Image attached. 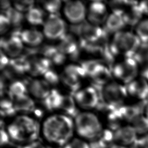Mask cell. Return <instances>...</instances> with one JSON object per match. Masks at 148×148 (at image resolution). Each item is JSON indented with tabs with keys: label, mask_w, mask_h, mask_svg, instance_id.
Here are the masks:
<instances>
[{
	"label": "cell",
	"mask_w": 148,
	"mask_h": 148,
	"mask_svg": "<svg viewBox=\"0 0 148 148\" xmlns=\"http://www.w3.org/2000/svg\"><path fill=\"white\" fill-rule=\"evenodd\" d=\"M75 123L65 114H56L47 117L43 123L42 132L50 144L62 146L73 138Z\"/></svg>",
	"instance_id": "obj_1"
},
{
	"label": "cell",
	"mask_w": 148,
	"mask_h": 148,
	"mask_svg": "<svg viewBox=\"0 0 148 148\" xmlns=\"http://www.w3.org/2000/svg\"><path fill=\"white\" fill-rule=\"evenodd\" d=\"M6 131L12 140L24 145L38 139L40 127L36 120L26 115H21L9 124Z\"/></svg>",
	"instance_id": "obj_2"
},
{
	"label": "cell",
	"mask_w": 148,
	"mask_h": 148,
	"mask_svg": "<svg viewBox=\"0 0 148 148\" xmlns=\"http://www.w3.org/2000/svg\"><path fill=\"white\" fill-rule=\"evenodd\" d=\"M97 91L99 102L97 108L106 105L108 113L123 105L125 99L128 97L125 86L116 82H110L102 87L93 84Z\"/></svg>",
	"instance_id": "obj_3"
},
{
	"label": "cell",
	"mask_w": 148,
	"mask_h": 148,
	"mask_svg": "<svg viewBox=\"0 0 148 148\" xmlns=\"http://www.w3.org/2000/svg\"><path fill=\"white\" fill-rule=\"evenodd\" d=\"M141 47V43L134 32L121 31L114 34L110 44L114 56L124 58L134 57Z\"/></svg>",
	"instance_id": "obj_4"
},
{
	"label": "cell",
	"mask_w": 148,
	"mask_h": 148,
	"mask_svg": "<svg viewBox=\"0 0 148 148\" xmlns=\"http://www.w3.org/2000/svg\"><path fill=\"white\" fill-rule=\"evenodd\" d=\"M75 129L80 138L93 141L97 139L102 131L98 118L91 112H82L75 118Z\"/></svg>",
	"instance_id": "obj_5"
},
{
	"label": "cell",
	"mask_w": 148,
	"mask_h": 148,
	"mask_svg": "<svg viewBox=\"0 0 148 148\" xmlns=\"http://www.w3.org/2000/svg\"><path fill=\"white\" fill-rule=\"evenodd\" d=\"M139 65L133 57L124 58L112 67V74L123 84L127 85L139 76Z\"/></svg>",
	"instance_id": "obj_6"
},
{
	"label": "cell",
	"mask_w": 148,
	"mask_h": 148,
	"mask_svg": "<svg viewBox=\"0 0 148 148\" xmlns=\"http://www.w3.org/2000/svg\"><path fill=\"white\" fill-rule=\"evenodd\" d=\"M72 29L77 35L79 40L83 43H93L99 40L104 33V29L99 25L93 24L90 22H83L74 25Z\"/></svg>",
	"instance_id": "obj_7"
},
{
	"label": "cell",
	"mask_w": 148,
	"mask_h": 148,
	"mask_svg": "<svg viewBox=\"0 0 148 148\" xmlns=\"http://www.w3.org/2000/svg\"><path fill=\"white\" fill-rule=\"evenodd\" d=\"M65 31V23L57 14H50L43 24V34L49 39H60Z\"/></svg>",
	"instance_id": "obj_8"
},
{
	"label": "cell",
	"mask_w": 148,
	"mask_h": 148,
	"mask_svg": "<svg viewBox=\"0 0 148 148\" xmlns=\"http://www.w3.org/2000/svg\"><path fill=\"white\" fill-rule=\"evenodd\" d=\"M73 96L76 104L84 109L97 108L99 102L98 93L92 86L80 89Z\"/></svg>",
	"instance_id": "obj_9"
},
{
	"label": "cell",
	"mask_w": 148,
	"mask_h": 148,
	"mask_svg": "<svg viewBox=\"0 0 148 148\" xmlns=\"http://www.w3.org/2000/svg\"><path fill=\"white\" fill-rule=\"evenodd\" d=\"M64 12L69 22L77 25L83 22L86 15V9L81 1H69L65 2Z\"/></svg>",
	"instance_id": "obj_10"
},
{
	"label": "cell",
	"mask_w": 148,
	"mask_h": 148,
	"mask_svg": "<svg viewBox=\"0 0 148 148\" xmlns=\"http://www.w3.org/2000/svg\"><path fill=\"white\" fill-rule=\"evenodd\" d=\"M128 96L138 102L148 99V83L140 76H138L127 85H125Z\"/></svg>",
	"instance_id": "obj_11"
},
{
	"label": "cell",
	"mask_w": 148,
	"mask_h": 148,
	"mask_svg": "<svg viewBox=\"0 0 148 148\" xmlns=\"http://www.w3.org/2000/svg\"><path fill=\"white\" fill-rule=\"evenodd\" d=\"M1 51L13 58L19 57L23 51V42L20 36L12 34L7 38H1Z\"/></svg>",
	"instance_id": "obj_12"
},
{
	"label": "cell",
	"mask_w": 148,
	"mask_h": 148,
	"mask_svg": "<svg viewBox=\"0 0 148 148\" xmlns=\"http://www.w3.org/2000/svg\"><path fill=\"white\" fill-rule=\"evenodd\" d=\"M138 135L131 124L122 125L114 132V142L128 147L134 145Z\"/></svg>",
	"instance_id": "obj_13"
},
{
	"label": "cell",
	"mask_w": 148,
	"mask_h": 148,
	"mask_svg": "<svg viewBox=\"0 0 148 148\" xmlns=\"http://www.w3.org/2000/svg\"><path fill=\"white\" fill-rule=\"evenodd\" d=\"M106 5L101 1H93L88 7L87 17L89 22L99 25L106 22L108 17Z\"/></svg>",
	"instance_id": "obj_14"
},
{
	"label": "cell",
	"mask_w": 148,
	"mask_h": 148,
	"mask_svg": "<svg viewBox=\"0 0 148 148\" xmlns=\"http://www.w3.org/2000/svg\"><path fill=\"white\" fill-rule=\"evenodd\" d=\"M59 50L65 56H70L73 58L79 55V51L80 47L79 40L71 34H65L61 39L57 45Z\"/></svg>",
	"instance_id": "obj_15"
},
{
	"label": "cell",
	"mask_w": 148,
	"mask_h": 148,
	"mask_svg": "<svg viewBox=\"0 0 148 148\" xmlns=\"http://www.w3.org/2000/svg\"><path fill=\"white\" fill-rule=\"evenodd\" d=\"M123 12H112L106 21L105 31L107 33L116 34L123 31L126 25L123 17Z\"/></svg>",
	"instance_id": "obj_16"
},
{
	"label": "cell",
	"mask_w": 148,
	"mask_h": 148,
	"mask_svg": "<svg viewBox=\"0 0 148 148\" xmlns=\"http://www.w3.org/2000/svg\"><path fill=\"white\" fill-rule=\"evenodd\" d=\"M28 73L31 75L36 76L44 75L51 68L52 63L44 57H35L28 61Z\"/></svg>",
	"instance_id": "obj_17"
},
{
	"label": "cell",
	"mask_w": 148,
	"mask_h": 148,
	"mask_svg": "<svg viewBox=\"0 0 148 148\" xmlns=\"http://www.w3.org/2000/svg\"><path fill=\"white\" fill-rule=\"evenodd\" d=\"M112 77V70L109 69L108 66L102 63L96 68L90 76L94 84L102 87L110 83Z\"/></svg>",
	"instance_id": "obj_18"
},
{
	"label": "cell",
	"mask_w": 148,
	"mask_h": 148,
	"mask_svg": "<svg viewBox=\"0 0 148 148\" xmlns=\"http://www.w3.org/2000/svg\"><path fill=\"white\" fill-rule=\"evenodd\" d=\"M29 91L35 98L45 99L51 92L50 85L44 79H34L29 84Z\"/></svg>",
	"instance_id": "obj_19"
},
{
	"label": "cell",
	"mask_w": 148,
	"mask_h": 148,
	"mask_svg": "<svg viewBox=\"0 0 148 148\" xmlns=\"http://www.w3.org/2000/svg\"><path fill=\"white\" fill-rule=\"evenodd\" d=\"M123 17L126 25L135 27L143 18L138 6V2L134 1L128 6L123 12Z\"/></svg>",
	"instance_id": "obj_20"
},
{
	"label": "cell",
	"mask_w": 148,
	"mask_h": 148,
	"mask_svg": "<svg viewBox=\"0 0 148 148\" xmlns=\"http://www.w3.org/2000/svg\"><path fill=\"white\" fill-rule=\"evenodd\" d=\"M39 53L43 57L56 65H61L65 61L66 56L59 50L57 46H44L39 49Z\"/></svg>",
	"instance_id": "obj_21"
},
{
	"label": "cell",
	"mask_w": 148,
	"mask_h": 148,
	"mask_svg": "<svg viewBox=\"0 0 148 148\" xmlns=\"http://www.w3.org/2000/svg\"><path fill=\"white\" fill-rule=\"evenodd\" d=\"M20 38L23 43L31 47H36L42 42L43 35L36 29H27L21 32Z\"/></svg>",
	"instance_id": "obj_22"
},
{
	"label": "cell",
	"mask_w": 148,
	"mask_h": 148,
	"mask_svg": "<svg viewBox=\"0 0 148 148\" xmlns=\"http://www.w3.org/2000/svg\"><path fill=\"white\" fill-rule=\"evenodd\" d=\"M16 112L29 113L35 110V105L32 99L27 94L13 99Z\"/></svg>",
	"instance_id": "obj_23"
},
{
	"label": "cell",
	"mask_w": 148,
	"mask_h": 148,
	"mask_svg": "<svg viewBox=\"0 0 148 148\" xmlns=\"http://www.w3.org/2000/svg\"><path fill=\"white\" fill-rule=\"evenodd\" d=\"M74 97L71 95H63L60 109L65 113V115L75 118L79 114Z\"/></svg>",
	"instance_id": "obj_24"
},
{
	"label": "cell",
	"mask_w": 148,
	"mask_h": 148,
	"mask_svg": "<svg viewBox=\"0 0 148 148\" xmlns=\"http://www.w3.org/2000/svg\"><path fill=\"white\" fill-rule=\"evenodd\" d=\"M143 108L139 105H123L120 108L123 120L129 123H132L136 118L143 114Z\"/></svg>",
	"instance_id": "obj_25"
},
{
	"label": "cell",
	"mask_w": 148,
	"mask_h": 148,
	"mask_svg": "<svg viewBox=\"0 0 148 148\" xmlns=\"http://www.w3.org/2000/svg\"><path fill=\"white\" fill-rule=\"evenodd\" d=\"M62 95H63L57 90H51L49 95L43 100L44 106L49 111L60 109Z\"/></svg>",
	"instance_id": "obj_26"
},
{
	"label": "cell",
	"mask_w": 148,
	"mask_h": 148,
	"mask_svg": "<svg viewBox=\"0 0 148 148\" xmlns=\"http://www.w3.org/2000/svg\"><path fill=\"white\" fill-rule=\"evenodd\" d=\"M45 18V13L43 10L37 7L32 8L27 12L25 15L27 21L34 25H43L46 20Z\"/></svg>",
	"instance_id": "obj_27"
},
{
	"label": "cell",
	"mask_w": 148,
	"mask_h": 148,
	"mask_svg": "<svg viewBox=\"0 0 148 148\" xmlns=\"http://www.w3.org/2000/svg\"><path fill=\"white\" fill-rule=\"evenodd\" d=\"M134 34L141 45H148V18L143 17L135 26Z\"/></svg>",
	"instance_id": "obj_28"
},
{
	"label": "cell",
	"mask_w": 148,
	"mask_h": 148,
	"mask_svg": "<svg viewBox=\"0 0 148 148\" xmlns=\"http://www.w3.org/2000/svg\"><path fill=\"white\" fill-rule=\"evenodd\" d=\"M60 80L63 85L73 95L80 90L81 82L76 78L68 75L64 72L60 75Z\"/></svg>",
	"instance_id": "obj_29"
},
{
	"label": "cell",
	"mask_w": 148,
	"mask_h": 148,
	"mask_svg": "<svg viewBox=\"0 0 148 148\" xmlns=\"http://www.w3.org/2000/svg\"><path fill=\"white\" fill-rule=\"evenodd\" d=\"M27 92V86L25 83L22 80L14 81L9 87L8 94L12 100L16 98L25 95Z\"/></svg>",
	"instance_id": "obj_30"
},
{
	"label": "cell",
	"mask_w": 148,
	"mask_h": 148,
	"mask_svg": "<svg viewBox=\"0 0 148 148\" xmlns=\"http://www.w3.org/2000/svg\"><path fill=\"white\" fill-rule=\"evenodd\" d=\"M4 13L5 15L9 20L12 26L18 28L20 27L24 20V15L23 13L12 7L10 8Z\"/></svg>",
	"instance_id": "obj_31"
},
{
	"label": "cell",
	"mask_w": 148,
	"mask_h": 148,
	"mask_svg": "<svg viewBox=\"0 0 148 148\" xmlns=\"http://www.w3.org/2000/svg\"><path fill=\"white\" fill-rule=\"evenodd\" d=\"M131 124L135 128L138 136L148 133V120L143 114L136 118Z\"/></svg>",
	"instance_id": "obj_32"
},
{
	"label": "cell",
	"mask_w": 148,
	"mask_h": 148,
	"mask_svg": "<svg viewBox=\"0 0 148 148\" xmlns=\"http://www.w3.org/2000/svg\"><path fill=\"white\" fill-rule=\"evenodd\" d=\"M0 111L2 116L10 117L14 116L17 112L14 108L13 101L11 98H2Z\"/></svg>",
	"instance_id": "obj_33"
},
{
	"label": "cell",
	"mask_w": 148,
	"mask_h": 148,
	"mask_svg": "<svg viewBox=\"0 0 148 148\" xmlns=\"http://www.w3.org/2000/svg\"><path fill=\"white\" fill-rule=\"evenodd\" d=\"M64 73L69 75L81 81L82 79H83L85 76H86V74L80 65L71 64L67 65L64 71Z\"/></svg>",
	"instance_id": "obj_34"
},
{
	"label": "cell",
	"mask_w": 148,
	"mask_h": 148,
	"mask_svg": "<svg viewBox=\"0 0 148 148\" xmlns=\"http://www.w3.org/2000/svg\"><path fill=\"white\" fill-rule=\"evenodd\" d=\"M45 10L50 14H57L61 7V1L58 0L43 1L41 2Z\"/></svg>",
	"instance_id": "obj_35"
},
{
	"label": "cell",
	"mask_w": 148,
	"mask_h": 148,
	"mask_svg": "<svg viewBox=\"0 0 148 148\" xmlns=\"http://www.w3.org/2000/svg\"><path fill=\"white\" fill-rule=\"evenodd\" d=\"M102 63L100 60H86L80 64V66L84 71L87 76L90 77L96 68Z\"/></svg>",
	"instance_id": "obj_36"
},
{
	"label": "cell",
	"mask_w": 148,
	"mask_h": 148,
	"mask_svg": "<svg viewBox=\"0 0 148 148\" xmlns=\"http://www.w3.org/2000/svg\"><path fill=\"white\" fill-rule=\"evenodd\" d=\"M58 148H90V143L80 138H73L69 142Z\"/></svg>",
	"instance_id": "obj_37"
},
{
	"label": "cell",
	"mask_w": 148,
	"mask_h": 148,
	"mask_svg": "<svg viewBox=\"0 0 148 148\" xmlns=\"http://www.w3.org/2000/svg\"><path fill=\"white\" fill-rule=\"evenodd\" d=\"M14 8L23 13L24 12H28L32 8L34 7V1H15L13 2Z\"/></svg>",
	"instance_id": "obj_38"
},
{
	"label": "cell",
	"mask_w": 148,
	"mask_h": 148,
	"mask_svg": "<svg viewBox=\"0 0 148 148\" xmlns=\"http://www.w3.org/2000/svg\"><path fill=\"white\" fill-rule=\"evenodd\" d=\"M43 77L44 80L50 86H56L59 83L60 80V77L58 76L57 73L51 69L45 73Z\"/></svg>",
	"instance_id": "obj_39"
},
{
	"label": "cell",
	"mask_w": 148,
	"mask_h": 148,
	"mask_svg": "<svg viewBox=\"0 0 148 148\" xmlns=\"http://www.w3.org/2000/svg\"><path fill=\"white\" fill-rule=\"evenodd\" d=\"M12 26L11 23L8 17L3 14H1L0 17V32L1 35L6 33L10 27Z\"/></svg>",
	"instance_id": "obj_40"
},
{
	"label": "cell",
	"mask_w": 148,
	"mask_h": 148,
	"mask_svg": "<svg viewBox=\"0 0 148 148\" xmlns=\"http://www.w3.org/2000/svg\"><path fill=\"white\" fill-rule=\"evenodd\" d=\"M134 145L136 148H148V133L139 136Z\"/></svg>",
	"instance_id": "obj_41"
},
{
	"label": "cell",
	"mask_w": 148,
	"mask_h": 148,
	"mask_svg": "<svg viewBox=\"0 0 148 148\" xmlns=\"http://www.w3.org/2000/svg\"><path fill=\"white\" fill-rule=\"evenodd\" d=\"M10 138L9 137V135L5 129L3 128H1V141L0 144L1 146H3L5 145H8L10 143Z\"/></svg>",
	"instance_id": "obj_42"
},
{
	"label": "cell",
	"mask_w": 148,
	"mask_h": 148,
	"mask_svg": "<svg viewBox=\"0 0 148 148\" xmlns=\"http://www.w3.org/2000/svg\"><path fill=\"white\" fill-rule=\"evenodd\" d=\"M18 148H47V146L44 145L38 140H35L30 143L22 145Z\"/></svg>",
	"instance_id": "obj_43"
},
{
	"label": "cell",
	"mask_w": 148,
	"mask_h": 148,
	"mask_svg": "<svg viewBox=\"0 0 148 148\" xmlns=\"http://www.w3.org/2000/svg\"><path fill=\"white\" fill-rule=\"evenodd\" d=\"M138 6L143 17L148 18V0L138 2Z\"/></svg>",
	"instance_id": "obj_44"
},
{
	"label": "cell",
	"mask_w": 148,
	"mask_h": 148,
	"mask_svg": "<svg viewBox=\"0 0 148 148\" xmlns=\"http://www.w3.org/2000/svg\"><path fill=\"white\" fill-rule=\"evenodd\" d=\"M10 60L8 58V57L2 51H1V58H0V68L2 71L9 64Z\"/></svg>",
	"instance_id": "obj_45"
},
{
	"label": "cell",
	"mask_w": 148,
	"mask_h": 148,
	"mask_svg": "<svg viewBox=\"0 0 148 148\" xmlns=\"http://www.w3.org/2000/svg\"><path fill=\"white\" fill-rule=\"evenodd\" d=\"M90 148H109L98 139L91 141L90 143Z\"/></svg>",
	"instance_id": "obj_46"
},
{
	"label": "cell",
	"mask_w": 148,
	"mask_h": 148,
	"mask_svg": "<svg viewBox=\"0 0 148 148\" xmlns=\"http://www.w3.org/2000/svg\"><path fill=\"white\" fill-rule=\"evenodd\" d=\"M139 76L143 78L148 83V64L145 65L143 68L140 70Z\"/></svg>",
	"instance_id": "obj_47"
},
{
	"label": "cell",
	"mask_w": 148,
	"mask_h": 148,
	"mask_svg": "<svg viewBox=\"0 0 148 148\" xmlns=\"http://www.w3.org/2000/svg\"><path fill=\"white\" fill-rule=\"evenodd\" d=\"M10 6V2L7 0H1V9L4 12L8 10Z\"/></svg>",
	"instance_id": "obj_48"
},
{
	"label": "cell",
	"mask_w": 148,
	"mask_h": 148,
	"mask_svg": "<svg viewBox=\"0 0 148 148\" xmlns=\"http://www.w3.org/2000/svg\"><path fill=\"white\" fill-rule=\"evenodd\" d=\"M143 114L146 117V119L148 120V102H147L145 106H143Z\"/></svg>",
	"instance_id": "obj_49"
},
{
	"label": "cell",
	"mask_w": 148,
	"mask_h": 148,
	"mask_svg": "<svg viewBox=\"0 0 148 148\" xmlns=\"http://www.w3.org/2000/svg\"><path fill=\"white\" fill-rule=\"evenodd\" d=\"M109 148H128V147H127L124 145H120L116 143H114L109 147Z\"/></svg>",
	"instance_id": "obj_50"
},
{
	"label": "cell",
	"mask_w": 148,
	"mask_h": 148,
	"mask_svg": "<svg viewBox=\"0 0 148 148\" xmlns=\"http://www.w3.org/2000/svg\"><path fill=\"white\" fill-rule=\"evenodd\" d=\"M47 148H53V147H52L51 146H47Z\"/></svg>",
	"instance_id": "obj_51"
}]
</instances>
